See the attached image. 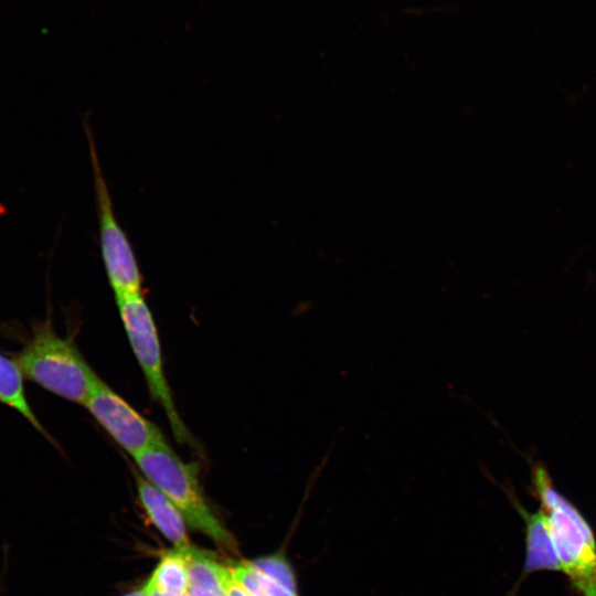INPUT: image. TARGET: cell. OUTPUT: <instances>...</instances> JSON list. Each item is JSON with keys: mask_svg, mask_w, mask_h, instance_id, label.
<instances>
[{"mask_svg": "<svg viewBox=\"0 0 596 596\" xmlns=\"http://www.w3.org/2000/svg\"><path fill=\"white\" fill-rule=\"evenodd\" d=\"M532 490L545 513L561 572L581 596H596V539L589 523L542 466L532 470Z\"/></svg>", "mask_w": 596, "mask_h": 596, "instance_id": "cell-1", "label": "cell"}, {"mask_svg": "<svg viewBox=\"0 0 596 596\" xmlns=\"http://www.w3.org/2000/svg\"><path fill=\"white\" fill-rule=\"evenodd\" d=\"M14 359L24 379L82 405L97 377L75 342L55 331L50 317L32 324L30 337Z\"/></svg>", "mask_w": 596, "mask_h": 596, "instance_id": "cell-2", "label": "cell"}, {"mask_svg": "<svg viewBox=\"0 0 596 596\" xmlns=\"http://www.w3.org/2000/svg\"><path fill=\"white\" fill-rule=\"evenodd\" d=\"M132 459L141 475L179 509L192 529L226 551H237L235 539L207 503L199 479V462L182 460L168 443L153 446Z\"/></svg>", "mask_w": 596, "mask_h": 596, "instance_id": "cell-3", "label": "cell"}, {"mask_svg": "<svg viewBox=\"0 0 596 596\" xmlns=\"http://www.w3.org/2000/svg\"><path fill=\"white\" fill-rule=\"evenodd\" d=\"M116 304L131 350L146 379L150 396L164 411L177 441L200 449L174 404L164 374L157 326L142 292L116 298Z\"/></svg>", "mask_w": 596, "mask_h": 596, "instance_id": "cell-4", "label": "cell"}, {"mask_svg": "<svg viewBox=\"0 0 596 596\" xmlns=\"http://www.w3.org/2000/svg\"><path fill=\"white\" fill-rule=\"evenodd\" d=\"M93 167L99 224L100 254L115 299L141 292L142 276L130 241L118 223L104 177L92 128L85 127Z\"/></svg>", "mask_w": 596, "mask_h": 596, "instance_id": "cell-5", "label": "cell"}, {"mask_svg": "<svg viewBox=\"0 0 596 596\" xmlns=\"http://www.w3.org/2000/svg\"><path fill=\"white\" fill-rule=\"evenodd\" d=\"M83 406L132 458L153 446L167 444L160 428L142 416L98 375Z\"/></svg>", "mask_w": 596, "mask_h": 596, "instance_id": "cell-6", "label": "cell"}, {"mask_svg": "<svg viewBox=\"0 0 596 596\" xmlns=\"http://www.w3.org/2000/svg\"><path fill=\"white\" fill-rule=\"evenodd\" d=\"M134 476L139 501L155 526L174 549L183 550L190 546L187 521L179 509L141 473L134 471Z\"/></svg>", "mask_w": 596, "mask_h": 596, "instance_id": "cell-7", "label": "cell"}, {"mask_svg": "<svg viewBox=\"0 0 596 596\" xmlns=\"http://www.w3.org/2000/svg\"><path fill=\"white\" fill-rule=\"evenodd\" d=\"M513 504L525 524L524 574L539 571L561 572V565L542 509L529 512L515 498Z\"/></svg>", "mask_w": 596, "mask_h": 596, "instance_id": "cell-8", "label": "cell"}, {"mask_svg": "<svg viewBox=\"0 0 596 596\" xmlns=\"http://www.w3.org/2000/svg\"><path fill=\"white\" fill-rule=\"evenodd\" d=\"M0 403L18 412L39 433L54 443L29 404L24 376L18 362L3 353H0Z\"/></svg>", "mask_w": 596, "mask_h": 596, "instance_id": "cell-9", "label": "cell"}, {"mask_svg": "<svg viewBox=\"0 0 596 596\" xmlns=\"http://www.w3.org/2000/svg\"><path fill=\"white\" fill-rule=\"evenodd\" d=\"M193 596H227L223 586L224 564L217 562L207 551L195 546L183 549Z\"/></svg>", "mask_w": 596, "mask_h": 596, "instance_id": "cell-10", "label": "cell"}, {"mask_svg": "<svg viewBox=\"0 0 596 596\" xmlns=\"http://www.w3.org/2000/svg\"><path fill=\"white\" fill-rule=\"evenodd\" d=\"M141 589L145 594L158 593L166 596L189 594L190 582L183 551L173 549L164 553Z\"/></svg>", "mask_w": 596, "mask_h": 596, "instance_id": "cell-11", "label": "cell"}, {"mask_svg": "<svg viewBox=\"0 0 596 596\" xmlns=\"http://www.w3.org/2000/svg\"><path fill=\"white\" fill-rule=\"evenodd\" d=\"M230 568L235 582L252 596H299L297 590L267 575L252 561H240Z\"/></svg>", "mask_w": 596, "mask_h": 596, "instance_id": "cell-12", "label": "cell"}, {"mask_svg": "<svg viewBox=\"0 0 596 596\" xmlns=\"http://www.w3.org/2000/svg\"><path fill=\"white\" fill-rule=\"evenodd\" d=\"M260 571L285 586L297 590L296 576L288 562L280 555H273L252 561Z\"/></svg>", "mask_w": 596, "mask_h": 596, "instance_id": "cell-13", "label": "cell"}, {"mask_svg": "<svg viewBox=\"0 0 596 596\" xmlns=\"http://www.w3.org/2000/svg\"><path fill=\"white\" fill-rule=\"evenodd\" d=\"M222 581L227 596H252L235 582L230 566L224 565Z\"/></svg>", "mask_w": 596, "mask_h": 596, "instance_id": "cell-14", "label": "cell"}, {"mask_svg": "<svg viewBox=\"0 0 596 596\" xmlns=\"http://www.w3.org/2000/svg\"><path fill=\"white\" fill-rule=\"evenodd\" d=\"M123 596H146V594L143 593L142 589H139V590L130 592V593L125 594Z\"/></svg>", "mask_w": 596, "mask_h": 596, "instance_id": "cell-15", "label": "cell"}, {"mask_svg": "<svg viewBox=\"0 0 596 596\" xmlns=\"http://www.w3.org/2000/svg\"><path fill=\"white\" fill-rule=\"evenodd\" d=\"M146 596H166V595L158 594V593H150V594H146Z\"/></svg>", "mask_w": 596, "mask_h": 596, "instance_id": "cell-16", "label": "cell"}, {"mask_svg": "<svg viewBox=\"0 0 596 596\" xmlns=\"http://www.w3.org/2000/svg\"><path fill=\"white\" fill-rule=\"evenodd\" d=\"M185 596H193L191 593L187 594Z\"/></svg>", "mask_w": 596, "mask_h": 596, "instance_id": "cell-17", "label": "cell"}]
</instances>
